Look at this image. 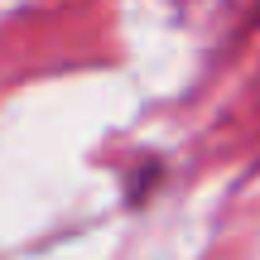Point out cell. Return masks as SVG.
Returning <instances> with one entry per match:
<instances>
[]
</instances>
